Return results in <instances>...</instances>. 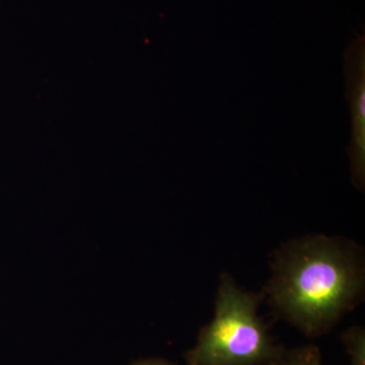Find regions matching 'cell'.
<instances>
[{"instance_id": "obj_1", "label": "cell", "mask_w": 365, "mask_h": 365, "mask_svg": "<svg viewBox=\"0 0 365 365\" xmlns=\"http://www.w3.org/2000/svg\"><path fill=\"white\" fill-rule=\"evenodd\" d=\"M364 269L353 244L323 235L288 244L269 287L278 313L307 336L327 332L359 299Z\"/></svg>"}, {"instance_id": "obj_2", "label": "cell", "mask_w": 365, "mask_h": 365, "mask_svg": "<svg viewBox=\"0 0 365 365\" xmlns=\"http://www.w3.org/2000/svg\"><path fill=\"white\" fill-rule=\"evenodd\" d=\"M263 295L244 292L230 276L220 281L215 318L185 355L188 365H279L285 354L259 318Z\"/></svg>"}, {"instance_id": "obj_3", "label": "cell", "mask_w": 365, "mask_h": 365, "mask_svg": "<svg viewBox=\"0 0 365 365\" xmlns=\"http://www.w3.org/2000/svg\"><path fill=\"white\" fill-rule=\"evenodd\" d=\"M346 98L351 113V141L348 155L352 182L359 191L365 187V37L352 41L344 53Z\"/></svg>"}, {"instance_id": "obj_4", "label": "cell", "mask_w": 365, "mask_h": 365, "mask_svg": "<svg viewBox=\"0 0 365 365\" xmlns=\"http://www.w3.org/2000/svg\"><path fill=\"white\" fill-rule=\"evenodd\" d=\"M351 365H365V332L361 327H351L342 335Z\"/></svg>"}, {"instance_id": "obj_5", "label": "cell", "mask_w": 365, "mask_h": 365, "mask_svg": "<svg viewBox=\"0 0 365 365\" xmlns=\"http://www.w3.org/2000/svg\"><path fill=\"white\" fill-rule=\"evenodd\" d=\"M279 365H322L321 352L314 346L285 351Z\"/></svg>"}, {"instance_id": "obj_6", "label": "cell", "mask_w": 365, "mask_h": 365, "mask_svg": "<svg viewBox=\"0 0 365 365\" xmlns=\"http://www.w3.org/2000/svg\"><path fill=\"white\" fill-rule=\"evenodd\" d=\"M131 365H174L170 364L169 361H165L163 359H148L141 360V361H137L135 364Z\"/></svg>"}]
</instances>
